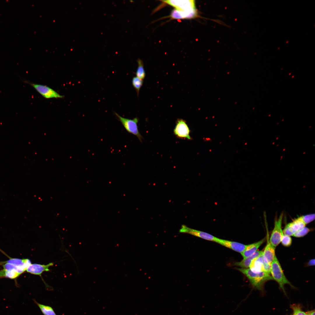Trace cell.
I'll return each instance as SVG.
<instances>
[{
	"label": "cell",
	"instance_id": "10",
	"mask_svg": "<svg viewBox=\"0 0 315 315\" xmlns=\"http://www.w3.org/2000/svg\"><path fill=\"white\" fill-rule=\"evenodd\" d=\"M216 243L241 253L244 251L247 245L239 242L218 238Z\"/></svg>",
	"mask_w": 315,
	"mask_h": 315
},
{
	"label": "cell",
	"instance_id": "27",
	"mask_svg": "<svg viewBox=\"0 0 315 315\" xmlns=\"http://www.w3.org/2000/svg\"><path fill=\"white\" fill-rule=\"evenodd\" d=\"M301 218L305 224L306 225L313 220L315 218V214H311L301 216Z\"/></svg>",
	"mask_w": 315,
	"mask_h": 315
},
{
	"label": "cell",
	"instance_id": "9",
	"mask_svg": "<svg viewBox=\"0 0 315 315\" xmlns=\"http://www.w3.org/2000/svg\"><path fill=\"white\" fill-rule=\"evenodd\" d=\"M170 16L175 19H192L198 16V14L196 9L185 11L174 9L171 12Z\"/></svg>",
	"mask_w": 315,
	"mask_h": 315
},
{
	"label": "cell",
	"instance_id": "21",
	"mask_svg": "<svg viewBox=\"0 0 315 315\" xmlns=\"http://www.w3.org/2000/svg\"><path fill=\"white\" fill-rule=\"evenodd\" d=\"M20 274L17 272L12 271H8L4 269L0 271V277L4 276L10 279H14Z\"/></svg>",
	"mask_w": 315,
	"mask_h": 315
},
{
	"label": "cell",
	"instance_id": "11",
	"mask_svg": "<svg viewBox=\"0 0 315 315\" xmlns=\"http://www.w3.org/2000/svg\"><path fill=\"white\" fill-rule=\"evenodd\" d=\"M53 265V263L50 262L47 265L38 264H31L27 268L26 271L32 274L38 275L41 277V274L44 272L50 271L49 267Z\"/></svg>",
	"mask_w": 315,
	"mask_h": 315
},
{
	"label": "cell",
	"instance_id": "13",
	"mask_svg": "<svg viewBox=\"0 0 315 315\" xmlns=\"http://www.w3.org/2000/svg\"><path fill=\"white\" fill-rule=\"evenodd\" d=\"M267 238V243L263 251V256L268 262L271 264L275 256V248L270 243L268 236Z\"/></svg>",
	"mask_w": 315,
	"mask_h": 315
},
{
	"label": "cell",
	"instance_id": "1",
	"mask_svg": "<svg viewBox=\"0 0 315 315\" xmlns=\"http://www.w3.org/2000/svg\"><path fill=\"white\" fill-rule=\"evenodd\" d=\"M237 269L248 278L253 287L259 290L263 289L264 285L266 282L273 280L270 274L263 271L256 273L248 268Z\"/></svg>",
	"mask_w": 315,
	"mask_h": 315
},
{
	"label": "cell",
	"instance_id": "26",
	"mask_svg": "<svg viewBox=\"0 0 315 315\" xmlns=\"http://www.w3.org/2000/svg\"><path fill=\"white\" fill-rule=\"evenodd\" d=\"M262 271L271 274V264H269L263 256Z\"/></svg>",
	"mask_w": 315,
	"mask_h": 315
},
{
	"label": "cell",
	"instance_id": "16",
	"mask_svg": "<svg viewBox=\"0 0 315 315\" xmlns=\"http://www.w3.org/2000/svg\"><path fill=\"white\" fill-rule=\"evenodd\" d=\"M34 301L44 315H57L51 307L40 304L35 300H34Z\"/></svg>",
	"mask_w": 315,
	"mask_h": 315
},
{
	"label": "cell",
	"instance_id": "20",
	"mask_svg": "<svg viewBox=\"0 0 315 315\" xmlns=\"http://www.w3.org/2000/svg\"><path fill=\"white\" fill-rule=\"evenodd\" d=\"M143 80L137 77H134L132 79V84L137 92L138 96L139 95L140 89L143 85Z\"/></svg>",
	"mask_w": 315,
	"mask_h": 315
},
{
	"label": "cell",
	"instance_id": "19",
	"mask_svg": "<svg viewBox=\"0 0 315 315\" xmlns=\"http://www.w3.org/2000/svg\"><path fill=\"white\" fill-rule=\"evenodd\" d=\"M4 270L15 272L20 275L26 271L22 268L19 267L13 264L7 263L3 265Z\"/></svg>",
	"mask_w": 315,
	"mask_h": 315
},
{
	"label": "cell",
	"instance_id": "4",
	"mask_svg": "<svg viewBox=\"0 0 315 315\" xmlns=\"http://www.w3.org/2000/svg\"><path fill=\"white\" fill-rule=\"evenodd\" d=\"M283 216V213H282L278 218L275 219L274 228L269 239L270 243L275 248L281 242L283 235L281 227Z\"/></svg>",
	"mask_w": 315,
	"mask_h": 315
},
{
	"label": "cell",
	"instance_id": "15",
	"mask_svg": "<svg viewBox=\"0 0 315 315\" xmlns=\"http://www.w3.org/2000/svg\"><path fill=\"white\" fill-rule=\"evenodd\" d=\"M263 261L262 253L252 260L249 267V269L254 272L258 273L262 272Z\"/></svg>",
	"mask_w": 315,
	"mask_h": 315
},
{
	"label": "cell",
	"instance_id": "2",
	"mask_svg": "<svg viewBox=\"0 0 315 315\" xmlns=\"http://www.w3.org/2000/svg\"><path fill=\"white\" fill-rule=\"evenodd\" d=\"M270 273L273 279L277 282L284 293H285L284 286L288 284L293 287V286L288 280L283 272L280 264L276 256L271 264Z\"/></svg>",
	"mask_w": 315,
	"mask_h": 315
},
{
	"label": "cell",
	"instance_id": "12",
	"mask_svg": "<svg viewBox=\"0 0 315 315\" xmlns=\"http://www.w3.org/2000/svg\"><path fill=\"white\" fill-rule=\"evenodd\" d=\"M265 238H264L258 242L247 245L245 249L241 253L243 258L249 257L254 254L257 251L261 245L265 242Z\"/></svg>",
	"mask_w": 315,
	"mask_h": 315
},
{
	"label": "cell",
	"instance_id": "29",
	"mask_svg": "<svg viewBox=\"0 0 315 315\" xmlns=\"http://www.w3.org/2000/svg\"><path fill=\"white\" fill-rule=\"evenodd\" d=\"M307 313L308 315H315V311L314 310H312L308 311Z\"/></svg>",
	"mask_w": 315,
	"mask_h": 315
},
{
	"label": "cell",
	"instance_id": "8",
	"mask_svg": "<svg viewBox=\"0 0 315 315\" xmlns=\"http://www.w3.org/2000/svg\"><path fill=\"white\" fill-rule=\"evenodd\" d=\"M179 232L180 233L189 234L207 240L216 242L218 239L209 233L191 228L185 225H182Z\"/></svg>",
	"mask_w": 315,
	"mask_h": 315
},
{
	"label": "cell",
	"instance_id": "18",
	"mask_svg": "<svg viewBox=\"0 0 315 315\" xmlns=\"http://www.w3.org/2000/svg\"><path fill=\"white\" fill-rule=\"evenodd\" d=\"M290 223L295 232L305 227L306 225L303 221L301 216L295 219Z\"/></svg>",
	"mask_w": 315,
	"mask_h": 315
},
{
	"label": "cell",
	"instance_id": "28",
	"mask_svg": "<svg viewBox=\"0 0 315 315\" xmlns=\"http://www.w3.org/2000/svg\"><path fill=\"white\" fill-rule=\"evenodd\" d=\"M307 264L308 266H314L315 265V259H312L310 260Z\"/></svg>",
	"mask_w": 315,
	"mask_h": 315
},
{
	"label": "cell",
	"instance_id": "25",
	"mask_svg": "<svg viewBox=\"0 0 315 315\" xmlns=\"http://www.w3.org/2000/svg\"><path fill=\"white\" fill-rule=\"evenodd\" d=\"M291 308L293 312V315H308V314L301 309L300 306L296 304H293L291 306Z\"/></svg>",
	"mask_w": 315,
	"mask_h": 315
},
{
	"label": "cell",
	"instance_id": "7",
	"mask_svg": "<svg viewBox=\"0 0 315 315\" xmlns=\"http://www.w3.org/2000/svg\"><path fill=\"white\" fill-rule=\"evenodd\" d=\"M162 1L178 10L187 11L196 9L194 0H169Z\"/></svg>",
	"mask_w": 315,
	"mask_h": 315
},
{
	"label": "cell",
	"instance_id": "17",
	"mask_svg": "<svg viewBox=\"0 0 315 315\" xmlns=\"http://www.w3.org/2000/svg\"><path fill=\"white\" fill-rule=\"evenodd\" d=\"M137 62L138 66L135 73L137 77L143 80L146 76V73L144 68L143 62L140 59H138Z\"/></svg>",
	"mask_w": 315,
	"mask_h": 315
},
{
	"label": "cell",
	"instance_id": "14",
	"mask_svg": "<svg viewBox=\"0 0 315 315\" xmlns=\"http://www.w3.org/2000/svg\"><path fill=\"white\" fill-rule=\"evenodd\" d=\"M263 253V251L257 250L254 254L251 256L244 258L242 261L239 262H236L234 263L235 265L239 266L242 268H247L249 267L252 260Z\"/></svg>",
	"mask_w": 315,
	"mask_h": 315
},
{
	"label": "cell",
	"instance_id": "3",
	"mask_svg": "<svg viewBox=\"0 0 315 315\" xmlns=\"http://www.w3.org/2000/svg\"><path fill=\"white\" fill-rule=\"evenodd\" d=\"M114 113L117 120L121 123L127 131L136 136L142 142L143 137L139 131L137 125L139 119L135 117L132 119H130L123 117L115 112Z\"/></svg>",
	"mask_w": 315,
	"mask_h": 315
},
{
	"label": "cell",
	"instance_id": "22",
	"mask_svg": "<svg viewBox=\"0 0 315 315\" xmlns=\"http://www.w3.org/2000/svg\"><path fill=\"white\" fill-rule=\"evenodd\" d=\"M310 231V229L305 227L295 232L293 236L296 237H302L305 236Z\"/></svg>",
	"mask_w": 315,
	"mask_h": 315
},
{
	"label": "cell",
	"instance_id": "23",
	"mask_svg": "<svg viewBox=\"0 0 315 315\" xmlns=\"http://www.w3.org/2000/svg\"><path fill=\"white\" fill-rule=\"evenodd\" d=\"M281 242L283 246L288 247L291 245L292 239L290 236L284 235L283 234L281 238Z\"/></svg>",
	"mask_w": 315,
	"mask_h": 315
},
{
	"label": "cell",
	"instance_id": "24",
	"mask_svg": "<svg viewBox=\"0 0 315 315\" xmlns=\"http://www.w3.org/2000/svg\"><path fill=\"white\" fill-rule=\"evenodd\" d=\"M283 232L284 235L289 236H293L295 233L290 223L287 224L286 225Z\"/></svg>",
	"mask_w": 315,
	"mask_h": 315
},
{
	"label": "cell",
	"instance_id": "6",
	"mask_svg": "<svg viewBox=\"0 0 315 315\" xmlns=\"http://www.w3.org/2000/svg\"><path fill=\"white\" fill-rule=\"evenodd\" d=\"M190 130L186 121L182 119H177L174 133L178 138L181 139H192L190 135Z\"/></svg>",
	"mask_w": 315,
	"mask_h": 315
},
{
	"label": "cell",
	"instance_id": "5",
	"mask_svg": "<svg viewBox=\"0 0 315 315\" xmlns=\"http://www.w3.org/2000/svg\"><path fill=\"white\" fill-rule=\"evenodd\" d=\"M23 82L30 85L45 98H62L64 97L63 96L60 94L55 90L47 86L31 83L26 80H24Z\"/></svg>",
	"mask_w": 315,
	"mask_h": 315
}]
</instances>
